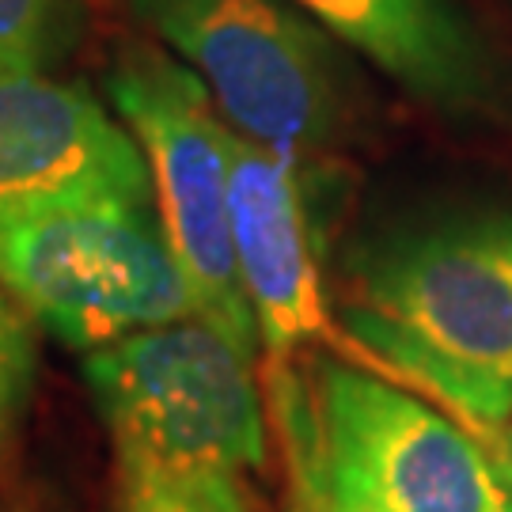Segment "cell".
Wrapping results in <instances>:
<instances>
[{
  "mask_svg": "<svg viewBox=\"0 0 512 512\" xmlns=\"http://www.w3.org/2000/svg\"><path fill=\"white\" fill-rule=\"evenodd\" d=\"M342 327L497 448L512 421V213L403 228L349 262Z\"/></svg>",
  "mask_w": 512,
  "mask_h": 512,
  "instance_id": "cell-1",
  "label": "cell"
},
{
  "mask_svg": "<svg viewBox=\"0 0 512 512\" xmlns=\"http://www.w3.org/2000/svg\"><path fill=\"white\" fill-rule=\"evenodd\" d=\"M266 372L293 512H512L494 452L414 391L323 353Z\"/></svg>",
  "mask_w": 512,
  "mask_h": 512,
  "instance_id": "cell-2",
  "label": "cell"
},
{
  "mask_svg": "<svg viewBox=\"0 0 512 512\" xmlns=\"http://www.w3.org/2000/svg\"><path fill=\"white\" fill-rule=\"evenodd\" d=\"M84 376L114 456L194 478H243L266 463L255 353L194 315L95 349Z\"/></svg>",
  "mask_w": 512,
  "mask_h": 512,
  "instance_id": "cell-3",
  "label": "cell"
},
{
  "mask_svg": "<svg viewBox=\"0 0 512 512\" xmlns=\"http://www.w3.org/2000/svg\"><path fill=\"white\" fill-rule=\"evenodd\" d=\"M0 281L73 349L194 315L156 202H95L0 220Z\"/></svg>",
  "mask_w": 512,
  "mask_h": 512,
  "instance_id": "cell-4",
  "label": "cell"
},
{
  "mask_svg": "<svg viewBox=\"0 0 512 512\" xmlns=\"http://www.w3.org/2000/svg\"><path fill=\"white\" fill-rule=\"evenodd\" d=\"M110 103L148 160L152 202L186 277L194 319L255 353L258 330L239 281L228 198V126L186 65L129 46L110 69Z\"/></svg>",
  "mask_w": 512,
  "mask_h": 512,
  "instance_id": "cell-5",
  "label": "cell"
},
{
  "mask_svg": "<svg viewBox=\"0 0 512 512\" xmlns=\"http://www.w3.org/2000/svg\"><path fill=\"white\" fill-rule=\"evenodd\" d=\"M133 8L202 80L239 137L300 160L346 129L338 50L289 0H133Z\"/></svg>",
  "mask_w": 512,
  "mask_h": 512,
  "instance_id": "cell-6",
  "label": "cell"
},
{
  "mask_svg": "<svg viewBox=\"0 0 512 512\" xmlns=\"http://www.w3.org/2000/svg\"><path fill=\"white\" fill-rule=\"evenodd\" d=\"M95 202H152L126 122L80 84L0 73V220Z\"/></svg>",
  "mask_w": 512,
  "mask_h": 512,
  "instance_id": "cell-7",
  "label": "cell"
},
{
  "mask_svg": "<svg viewBox=\"0 0 512 512\" xmlns=\"http://www.w3.org/2000/svg\"><path fill=\"white\" fill-rule=\"evenodd\" d=\"M228 198L239 281L266 368L289 365L315 338L330 334L300 167L293 156L228 129Z\"/></svg>",
  "mask_w": 512,
  "mask_h": 512,
  "instance_id": "cell-8",
  "label": "cell"
},
{
  "mask_svg": "<svg viewBox=\"0 0 512 512\" xmlns=\"http://www.w3.org/2000/svg\"><path fill=\"white\" fill-rule=\"evenodd\" d=\"M406 92L444 110L475 114L494 95V61L456 0H293Z\"/></svg>",
  "mask_w": 512,
  "mask_h": 512,
  "instance_id": "cell-9",
  "label": "cell"
},
{
  "mask_svg": "<svg viewBox=\"0 0 512 512\" xmlns=\"http://www.w3.org/2000/svg\"><path fill=\"white\" fill-rule=\"evenodd\" d=\"M76 35L80 0H0V73H42Z\"/></svg>",
  "mask_w": 512,
  "mask_h": 512,
  "instance_id": "cell-10",
  "label": "cell"
},
{
  "mask_svg": "<svg viewBox=\"0 0 512 512\" xmlns=\"http://www.w3.org/2000/svg\"><path fill=\"white\" fill-rule=\"evenodd\" d=\"M122 512H247L239 478L171 475L145 459L118 456Z\"/></svg>",
  "mask_w": 512,
  "mask_h": 512,
  "instance_id": "cell-11",
  "label": "cell"
},
{
  "mask_svg": "<svg viewBox=\"0 0 512 512\" xmlns=\"http://www.w3.org/2000/svg\"><path fill=\"white\" fill-rule=\"evenodd\" d=\"M38 380V334L31 311L0 281V459L16 444Z\"/></svg>",
  "mask_w": 512,
  "mask_h": 512,
  "instance_id": "cell-12",
  "label": "cell"
},
{
  "mask_svg": "<svg viewBox=\"0 0 512 512\" xmlns=\"http://www.w3.org/2000/svg\"><path fill=\"white\" fill-rule=\"evenodd\" d=\"M494 459H497V467H501V475L509 478V486H512V421H509V429H505V437L497 440Z\"/></svg>",
  "mask_w": 512,
  "mask_h": 512,
  "instance_id": "cell-13",
  "label": "cell"
}]
</instances>
